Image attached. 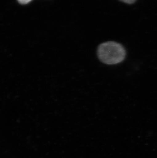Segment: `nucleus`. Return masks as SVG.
Returning <instances> with one entry per match:
<instances>
[{"label":"nucleus","instance_id":"1","mask_svg":"<svg viewBox=\"0 0 157 158\" xmlns=\"http://www.w3.org/2000/svg\"><path fill=\"white\" fill-rule=\"evenodd\" d=\"M97 55L99 59L104 64H115L125 60L126 51L125 48L120 44L109 41L99 46Z\"/></svg>","mask_w":157,"mask_h":158},{"label":"nucleus","instance_id":"2","mask_svg":"<svg viewBox=\"0 0 157 158\" xmlns=\"http://www.w3.org/2000/svg\"><path fill=\"white\" fill-rule=\"evenodd\" d=\"M122 2H125V3H127L128 4H132L133 3H135L136 2V1H134V0H128V1H122Z\"/></svg>","mask_w":157,"mask_h":158},{"label":"nucleus","instance_id":"3","mask_svg":"<svg viewBox=\"0 0 157 158\" xmlns=\"http://www.w3.org/2000/svg\"><path fill=\"white\" fill-rule=\"evenodd\" d=\"M31 2V1H19V2L22 4H23V3H24V4H27V3H29V2Z\"/></svg>","mask_w":157,"mask_h":158}]
</instances>
